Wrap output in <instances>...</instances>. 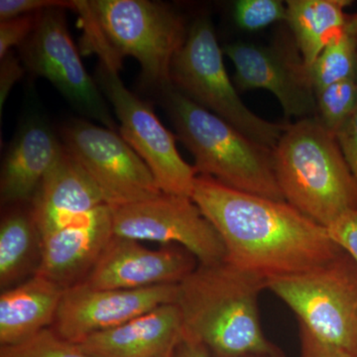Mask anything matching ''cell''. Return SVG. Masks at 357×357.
Masks as SVG:
<instances>
[{"label": "cell", "instance_id": "cell-1", "mask_svg": "<svg viewBox=\"0 0 357 357\" xmlns=\"http://www.w3.org/2000/svg\"><path fill=\"white\" fill-rule=\"evenodd\" d=\"M192 199L218 230L227 261L269 280L312 271L344 250L326 227L287 202L197 176Z\"/></svg>", "mask_w": 357, "mask_h": 357}, {"label": "cell", "instance_id": "cell-2", "mask_svg": "<svg viewBox=\"0 0 357 357\" xmlns=\"http://www.w3.org/2000/svg\"><path fill=\"white\" fill-rule=\"evenodd\" d=\"M267 280L227 260L196 268L178 284L185 337L211 357L283 356L263 333L258 299Z\"/></svg>", "mask_w": 357, "mask_h": 357}, {"label": "cell", "instance_id": "cell-3", "mask_svg": "<svg viewBox=\"0 0 357 357\" xmlns=\"http://www.w3.org/2000/svg\"><path fill=\"white\" fill-rule=\"evenodd\" d=\"M86 50L119 70L122 59L139 63L145 83L160 91L173 86L171 65L187 38L180 14L149 0H74Z\"/></svg>", "mask_w": 357, "mask_h": 357}, {"label": "cell", "instance_id": "cell-4", "mask_svg": "<svg viewBox=\"0 0 357 357\" xmlns=\"http://www.w3.org/2000/svg\"><path fill=\"white\" fill-rule=\"evenodd\" d=\"M273 154L277 182L294 208L328 229L357 215V178L318 117L288 124Z\"/></svg>", "mask_w": 357, "mask_h": 357}, {"label": "cell", "instance_id": "cell-5", "mask_svg": "<svg viewBox=\"0 0 357 357\" xmlns=\"http://www.w3.org/2000/svg\"><path fill=\"white\" fill-rule=\"evenodd\" d=\"M162 93L178 138L194 157L199 175L236 191L286 202L275 175L273 150L199 107L175 86Z\"/></svg>", "mask_w": 357, "mask_h": 357}, {"label": "cell", "instance_id": "cell-6", "mask_svg": "<svg viewBox=\"0 0 357 357\" xmlns=\"http://www.w3.org/2000/svg\"><path fill=\"white\" fill-rule=\"evenodd\" d=\"M222 55L211 20L199 18L173 59V86L250 139L274 150L288 124L265 121L248 109L230 81Z\"/></svg>", "mask_w": 357, "mask_h": 357}, {"label": "cell", "instance_id": "cell-7", "mask_svg": "<svg viewBox=\"0 0 357 357\" xmlns=\"http://www.w3.org/2000/svg\"><path fill=\"white\" fill-rule=\"evenodd\" d=\"M317 338L357 357V262L347 251L312 271L267 280Z\"/></svg>", "mask_w": 357, "mask_h": 357}, {"label": "cell", "instance_id": "cell-8", "mask_svg": "<svg viewBox=\"0 0 357 357\" xmlns=\"http://www.w3.org/2000/svg\"><path fill=\"white\" fill-rule=\"evenodd\" d=\"M96 81L114 107L119 134L145 162L161 192L192 198L198 172L178 153L175 136L159 121L151 105L124 86L119 70L100 63Z\"/></svg>", "mask_w": 357, "mask_h": 357}, {"label": "cell", "instance_id": "cell-9", "mask_svg": "<svg viewBox=\"0 0 357 357\" xmlns=\"http://www.w3.org/2000/svg\"><path fill=\"white\" fill-rule=\"evenodd\" d=\"M62 138L112 208L162 194L153 174L121 134L77 119L65 126Z\"/></svg>", "mask_w": 357, "mask_h": 357}, {"label": "cell", "instance_id": "cell-10", "mask_svg": "<svg viewBox=\"0 0 357 357\" xmlns=\"http://www.w3.org/2000/svg\"><path fill=\"white\" fill-rule=\"evenodd\" d=\"M20 59L26 69L48 79L81 114L112 130L119 128L102 91L82 62L68 29L65 9L40 13L34 32L20 46Z\"/></svg>", "mask_w": 357, "mask_h": 357}, {"label": "cell", "instance_id": "cell-11", "mask_svg": "<svg viewBox=\"0 0 357 357\" xmlns=\"http://www.w3.org/2000/svg\"><path fill=\"white\" fill-rule=\"evenodd\" d=\"M114 236L178 245L199 264L225 261L227 250L218 230L192 198L162 192L155 198L112 208Z\"/></svg>", "mask_w": 357, "mask_h": 357}, {"label": "cell", "instance_id": "cell-12", "mask_svg": "<svg viewBox=\"0 0 357 357\" xmlns=\"http://www.w3.org/2000/svg\"><path fill=\"white\" fill-rule=\"evenodd\" d=\"M222 52L234 66V81L241 91L266 89L276 96L286 117L300 121L317 116L312 70L294 39L269 46L236 42L225 45Z\"/></svg>", "mask_w": 357, "mask_h": 357}, {"label": "cell", "instance_id": "cell-13", "mask_svg": "<svg viewBox=\"0 0 357 357\" xmlns=\"http://www.w3.org/2000/svg\"><path fill=\"white\" fill-rule=\"evenodd\" d=\"M178 295V284L130 290L77 284L64 289L51 328L61 337L77 344L95 333L123 325L162 305L176 304Z\"/></svg>", "mask_w": 357, "mask_h": 357}, {"label": "cell", "instance_id": "cell-14", "mask_svg": "<svg viewBox=\"0 0 357 357\" xmlns=\"http://www.w3.org/2000/svg\"><path fill=\"white\" fill-rule=\"evenodd\" d=\"M141 241L114 236L83 283L96 289H142L178 285L199 266L178 245L145 248Z\"/></svg>", "mask_w": 357, "mask_h": 357}, {"label": "cell", "instance_id": "cell-15", "mask_svg": "<svg viewBox=\"0 0 357 357\" xmlns=\"http://www.w3.org/2000/svg\"><path fill=\"white\" fill-rule=\"evenodd\" d=\"M114 236L112 208L102 204L76 222L41 237L36 274L63 289L83 283Z\"/></svg>", "mask_w": 357, "mask_h": 357}, {"label": "cell", "instance_id": "cell-16", "mask_svg": "<svg viewBox=\"0 0 357 357\" xmlns=\"http://www.w3.org/2000/svg\"><path fill=\"white\" fill-rule=\"evenodd\" d=\"M105 204L98 185L62 143L57 159L32 199L41 237L64 229Z\"/></svg>", "mask_w": 357, "mask_h": 357}, {"label": "cell", "instance_id": "cell-17", "mask_svg": "<svg viewBox=\"0 0 357 357\" xmlns=\"http://www.w3.org/2000/svg\"><path fill=\"white\" fill-rule=\"evenodd\" d=\"M184 337L178 305L166 304L77 345L89 357H172Z\"/></svg>", "mask_w": 357, "mask_h": 357}, {"label": "cell", "instance_id": "cell-18", "mask_svg": "<svg viewBox=\"0 0 357 357\" xmlns=\"http://www.w3.org/2000/svg\"><path fill=\"white\" fill-rule=\"evenodd\" d=\"M61 148L62 142L43 122L26 123L2 161L1 203L20 204L33 199Z\"/></svg>", "mask_w": 357, "mask_h": 357}, {"label": "cell", "instance_id": "cell-19", "mask_svg": "<svg viewBox=\"0 0 357 357\" xmlns=\"http://www.w3.org/2000/svg\"><path fill=\"white\" fill-rule=\"evenodd\" d=\"M64 289L41 275L0 296V344H18L53 325Z\"/></svg>", "mask_w": 357, "mask_h": 357}, {"label": "cell", "instance_id": "cell-20", "mask_svg": "<svg viewBox=\"0 0 357 357\" xmlns=\"http://www.w3.org/2000/svg\"><path fill=\"white\" fill-rule=\"evenodd\" d=\"M287 21L305 64L312 70L347 22L349 0H289Z\"/></svg>", "mask_w": 357, "mask_h": 357}, {"label": "cell", "instance_id": "cell-21", "mask_svg": "<svg viewBox=\"0 0 357 357\" xmlns=\"http://www.w3.org/2000/svg\"><path fill=\"white\" fill-rule=\"evenodd\" d=\"M41 248V234L32 211H14L0 225V286L10 287L32 267L35 251Z\"/></svg>", "mask_w": 357, "mask_h": 357}, {"label": "cell", "instance_id": "cell-22", "mask_svg": "<svg viewBox=\"0 0 357 357\" xmlns=\"http://www.w3.org/2000/svg\"><path fill=\"white\" fill-rule=\"evenodd\" d=\"M314 91L351 76L357 70V13L349 14L340 35L312 67Z\"/></svg>", "mask_w": 357, "mask_h": 357}, {"label": "cell", "instance_id": "cell-23", "mask_svg": "<svg viewBox=\"0 0 357 357\" xmlns=\"http://www.w3.org/2000/svg\"><path fill=\"white\" fill-rule=\"evenodd\" d=\"M317 117L337 135L357 109V70L316 91Z\"/></svg>", "mask_w": 357, "mask_h": 357}, {"label": "cell", "instance_id": "cell-24", "mask_svg": "<svg viewBox=\"0 0 357 357\" xmlns=\"http://www.w3.org/2000/svg\"><path fill=\"white\" fill-rule=\"evenodd\" d=\"M0 357L89 356L79 349V345L68 342L48 328L18 344L2 345Z\"/></svg>", "mask_w": 357, "mask_h": 357}, {"label": "cell", "instance_id": "cell-25", "mask_svg": "<svg viewBox=\"0 0 357 357\" xmlns=\"http://www.w3.org/2000/svg\"><path fill=\"white\" fill-rule=\"evenodd\" d=\"M236 24L246 31H258L287 20V6L280 0H239L234 6Z\"/></svg>", "mask_w": 357, "mask_h": 357}, {"label": "cell", "instance_id": "cell-26", "mask_svg": "<svg viewBox=\"0 0 357 357\" xmlns=\"http://www.w3.org/2000/svg\"><path fill=\"white\" fill-rule=\"evenodd\" d=\"M40 13L0 21V59L10 53L13 47H20L29 38L38 23Z\"/></svg>", "mask_w": 357, "mask_h": 357}, {"label": "cell", "instance_id": "cell-27", "mask_svg": "<svg viewBox=\"0 0 357 357\" xmlns=\"http://www.w3.org/2000/svg\"><path fill=\"white\" fill-rule=\"evenodd\" d=\"M48 9L74 10V0H1L0 20H6L26 14L42 13Z\"/></svg>", "mask_w": 357, "mask_h": 357}, {"label": "cell", "instance_id": "cell-28", "mask_svg": "<svg viewBox=\"0 0 357 357\" xmlns=\"http://www.w3.org/2000/svg\"><path fill=\"white\" fill-rule=\"evenodd\" d=\"M21 62L22 61L20 57H16L13 51L0 60V114H1L4 103L11 89L24 74V68L21 65Z\"/></svg>", "mask_w": 357, "mask_h": 357}, {"label": "cell", "instance_id": "cell-29", "mask_svg": "<svg viewBox=\"0 0 357 357\" xmlns=\"http://www.w3.org/2000/svg\"><path fill=\"white\" fill-rule=\"evenodd\" d=\"M333 238L357 262V215H351L328 229Z\"/></svg>", "mask_w": 357, "mask_h": 357}, {"label": "cell", "instance_id": "cell-30", "mask_svg": "<svg viewBox=\"0 0 357 357\" xmlns=\"http://www.w3.org/2000/svg\"><path fill=\"white\" fill-rule=\"evenodd\" d=\"M335 136L352 173L357 178V109Z\"/></svg>", "mask_w": 357, "mask_h": 357}, {"label": "cell", "instance_id": "cell-31", "mask_svg": "<svg viewBox=\"0 0 357 357\" xmlns=\"http://www.w3.org/2000/svg\"><path fill=\"white\" fill-rule=\"evenodd\" d=\"M301 354L300 357H349L342 351L333 349L314 337L309 330L299 324Z\"/></svg>", "mask_w": 357, "mask_h": 357}, {"label": "cell", "instance_id": "cell-32", "mask_svg": "<svg viewBox=\"0 0 357 357\" xmlns=\"http://www.w3.org/2000/svg\"><path fill=\"white\" fill-rule=\"evenodd\" d=\"M173 357H211V356L206 347L185 335L174 351Z\"/></svg>", "mask_w": 357, "mask_h": 357}, {"label": "cell", "instance_id": "cell-33", "mask_svg": "<svg viewBox=\"0 0 357 357\" xmlns=\"http://www.w3.org/2000/svg\"><path fill=\"white\" fill-rule=\"evenodd\" d=\"M241 357H284V356H258V354H251V356H244Z\"/></svg>", "mask_w": 357, "mask_h": 357}, {"label": "cell", "instance_id": "cell-34", "mask_svg": "<svg viewBox=\"0 0 357 357\" xmlns=\"http://www.w3.org/2000/svg\"><path fill=\"white\" fill-rule=\"evenodd\" d=\"M173 357V356H172Z\"/></svg>", "mask_w": 357, "mask_h": 357}]
</instances>
